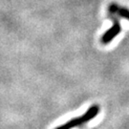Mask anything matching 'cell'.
I'll return each instance as SVG.
<instances>
[{
    "instance_id": "1",
    "label": "cell",
    "mask_w": 129,
    "mask_h": 129,
    "mask_svg": "<svg viewBox=\"0 0 129 129\" xmlns=\"http://www.w3.org/2000/svg\"><path fill=\"white\" fill-rule=\"evenodd\" d=\"M100 110H101L100 106L97 105V104H94L91 107H89L87 110L85 111V113L83 115L73 118L70 120H68L67 122H65L63 124L55 127V129H73L76 128V127H78V126L84 125L85 123L91 121L93 119H95L99 115Z\"/></svg>"
},
{
    "instance_id": "2",
    "label": "cell",
    "mask_w": 129,
    "mask_h": 129,
    "mask_svg": "<svg viewBox=\"0 0 129 129\" xmlns=\"http://www.w3.org/2000/svg\"><path fill=\"white\" fill-rule=\"evenodd\" d=\"M120 32H121V25H120V21L118 19H114L113 25L102 35L101 41H102V44L106 45V44L110 43Z\"/></svg>"
},
{
    "instance_id": "3",
    "label": "cell",
    "mask_w": 129,
    "mask_h": 129,
    "mask_svg": "<svg viewBox=\"0 0 129 129\" xmlns=\"http://www.w3.org/2000/svg\"><path fill=\"white\" fill-rule=\"evenodd\" d=\"M109 11L113 14L120 15V17H123V18L129 20V10L124 8V7H121V6L115 4V3H112L109 6Z\"/></svg>"
}]
</instances>
